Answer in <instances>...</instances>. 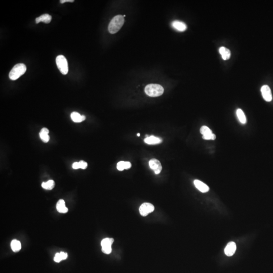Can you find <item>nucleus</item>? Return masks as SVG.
<instances>
[{
	"label": "nucleus",
	"instance_id": "obj_25",
	"mask_svg": "<svg viewBox=\"0 0 273 273\" xmlns=\"http://www.w3.org/2000/svg\"><path fill=\"white\" fill-rule=\"evenodd\" d=\"M79 164H80V169H86L88 166V164L87 162L83 161V160L80 161L79 162Z\"/></svg>",
	"mask_w": 273,
	"mask_h": 273
},
{
	"label": "nucleus",
	"instance_id": "obj_4",
	"mask_svg": "<svg viewBox=\"0 0 273 273\" xmlns=\"http://www.w3.org/2000/svg\"><path fill=\"white\" fill-rule=\"evenodd\" d=\"M56 62L61 73L63 75H67L68 72V67L66 58L62 55L58 56L56 59Z\"/></svg>",
	"mask_w": 273,
	"mask_h": 273
},
{
	"label": "nucleus",
	"instance_id": "obj_5",
	"mask_svg": "<svg viewBox=\"0 0 273 273\" xmlns=\"http://www.w3.org/2000/svg\"><path fill=\"white\" fill-rule=\"evenodd\" d=\"M154 211V206L150 203H144L140 206L139 211L142 216H146Z\"/></svg>",
	"mask_w": 273,
	"mask_h": 273
},
{
	"label": "nucleus",
	"instance_id": "obj_30",
	"mask_svg": "<svg viewBox=\"0 0 273 273\" xmlns=\"http://www.w3.org/2000/svg\"><path fill=\"white\" fill-rule=\"evenodd\" d=\"M137 136H140V133H138V134H137Z\"/></svg>",
	"mask_w": 273,
	"mask_h": 273
},
{
	"label": "nucleus",
	"instance_id": "obj_17",
	"mask_svg": "<svg viewBox=\"0 0 273 273\" xmlns=\"http://www.w3.org/2000/svg\"><path fill=\"white\" fill-rule=\"evenodd\" d=\"M132 164L131 162L128 161H119L117 164V169L118 170L122 171L124 169H129L131 167Z\"/></svg>",
	"mask_w": 273,
	"mask_h": 273
},
{
	"label": "nucleus",
	"instance_id": "obj_15",
	"mask_svg": "<svg viewBox=\"0 0 273 273\" xmlns=\"http://www.w3.org/2000/svg\"><path fill=\"white\" fill-rule=\"evenodd\" d=\"M52 21V16L48 14H44L35 19L36 23L44 22L45 23H49Z\"/></svg>",
	"mask_w": 273,
	"mask_h": 273
},
{
	"label": "nucleus",
	"instance_id": "obj_24",
	"mask_svg": "<svg viewBox=\"0 0 273 273\" xmlns=\"http://www.w3.org/2000/svg\"><path fill=\"white\" fill-rule=\"evenodd\" d=\"M102 251L105 254H109L112 252L111 247H103L102 248Z\"/></svg>",
	"mask_w": 273,
	"mask_h": 273
},
{
	"label": "nucleus",
	"instance_id": "obj_2",
	"mask_svg": "<svg viewBox=\"0 0 273 273\" xmlns=\"http://www.w3.org/2000/svg\"><path fill=\"white\" fill-rule=\"evenodd\" d=\"M145 93L152 97L161 96L164 92V88L158 84H149L145 88Z\"/></svg>",
	"mask_w": 273,
	"mask_h": 273
},
{
	"label": "nucleus",
	"instance_id": "obj_9",
	"mask_svg": "<svg viewBox=\"0 0 273 273\" xmlns=\"http://www.w3.org/2000/svg\"><path fill=\"white\" fill-rule=\"evenodd\" d=\"M194 184L195 186L196 187V188L200 191V192H202V193H206V192H208L210 190V188L208 187L207 185H206V184H204V183L200 181L199 180H194Z\"/></svg>",
	"mask_w": 273,
	"mask_h": 273
},
{
	"label": "nucleus",
	"instance_id": "obj_19",
	"mask_svg": "<svg viewBox=\"0 0 273 273\" xmlns=\"http://www.w3.org/2000/svg\"><path fill=\"white\" fill-rule=\"evenodd\" d=\"M236 114L241 123L242 124H245L246 123L247 120H246V117L242 110L241 109H238L237 110Z\"/></svg>",
	"mask_w": 273,
	"mask_h": 273
},
{
	"label": "nucleus",
	"instance_id": "obj_22",
	"mask_svg": "<svg viewBox=\"0 0 273 273\" xmlns=\"http://www.w3.org/2000/svg\"><path fill=\"white\" fill-rule=\"evenodd\" d=\"M200 133L203 136H206L212 134V131L206 126H202L200 130Z\"/></svg>",
	"mask_w": 273,
	"mask_h": 273
},
{
	"label": "nucleus",
	"instance_id": "obj_26",
	"mask_svg": "<svg viewBox=\"0 0 273 273\" xmlns=\"http://www.w3.org/2000/svg\"><path fill=\"white\" fill-rule=\"evenodd\" d=\"M54 260L56 262H59L62 261V258H61L60 253H57L55 254V256L54 257Z\"/></svg>",
	"mask_w": 273,
	"mask_h": 273
},
{
	"label": "nucleus",
	"instance_id": "obj_10",
	"mask_svg": "<svg viewBox=\"0 0 273 273\" xmlns=\"http://www.w3.org/2000/svg\"><path fill=\"white\" fill-rule=\"evenodd\" d=\"M172 26L174 29L177 30L178 31H184L186 30V25L183 22L180 21H176L173 22L172 23Z\"/></svg>",
	"mask_w": 273,
	"mask_h": 273
},
{
	"label": "nucleus",
	"instance_id": "obj_29",
	"mask_svg": "<svg viewBox=\"0 0 273 273\" xmlns=\"http://www.w3.org/2000/svg\"><path fill=\"white\" fill-rule=\"evenodd\" d=\"M68 2L72 3V2H74V0H61V1H60V2L61 4H63V3H65V2Z\"/></svg>",
	"mask_w": 273,
	"mask_h": 273
},
{
	"label": "nucleus",
	"instance_id": "obj_28",
	"mask_svg": "<svg viewBox=\"0 0 273 273\" xmlns=\"http://www.w3.org/2000/svg\"><path fill=\"white\" fill-rule=\"evenodd\" d=\"M72 168H73V169H80V164H79V162H74V163H73V164H72Z\"/></svg>",
	"mask_w": 273,
	"mask_h": 273
},
{
	"label": "nucleus",
	"instance_id": "obj_27",
	"mask_svg": "<svg viewBox=\"0 0 273 273\" xmlns=\"http://www.w3.org/2000/svg\"><path fill=\"white\" fill-rule=\"evenodd\" d=\"M60 256H61L62 260H65L67 257L68 255L67 253L64 252H60Z\"/></svg>",
	"mask_w": 273,
	"mask_h": 273
},
{
	"label": "nucleus",
	"instance_id": "obj_3",
	"mask_svg": "<svg viewBox=\"0 0 273 273\" xmlns=\"http://www.w3.org/2000/svg\"><path fill=\"white\" fill-rule=\"evenodd\" d=\"M26 71V66L23 63L17 64L15 65L11 69L9 73V78L10 80H16L19 79L21 76L25 74Z\"/></svg>",
	"mask_w": 273,
	"mask_h": 273
},
{
	"label": "nucleus",
	"instance_id": "obj_12",
	"mask_svg": "<svg viewBox=\"0 0 273 273\" xmlns=\"http://www.w3.org/2000/svg\"><path fill=\"white\" fill-rule=\"evenodd\" d=\"M56 208L57 211L60 213L65 214L68 212V208L66 207L65 201L63 199H60L58 201L56 204Z\"/></svg>",
	"mask_w": 273,
	"mask_h": 273
},
{
	"label": "nucleus",
	"instance_id": "obj_14",
	"mask_svg": "<svg viewBox=\"0 0 273 273\" xmlns=\"http://www.w3.org/2000/svg\"><path fill=\"white\" fill-rule=\"evenodd\" d=\"M219 52L224 60H228L231 57V52L227 48L221 47L219 49Z\"/></svg>",
	"mask_w": 273,
	"mask_h": 273
},
{
	"label": "nucleus",
	"instance_id": "obj_23",
	"mask_svg": "<svg viewBox=\"0 0 273 273\" xmlns=\"http://www.w3.org/2000/svg\"><path fill=\"white\" fill-rule=\"evenodd\" d=\"M202 138L203 139L206 140H214L215 139L216 136H215V134L212 133V134H210V135H208L203 136Z\"/></svg>",
	"mask_w": 273,
	"mask_h": 273
},
{
	"label": "nucleus",
	"instance_id": "obj_1",
	"mask_svg": "<svg viewBox=\"0 0 273 273\" xmlns=\"http://www.w3.org/2000/svg\"><path fill=\"white\" fill-rule=\"evenodd\" d=\"M123 16L118 15L113 17L108 26V31L110 34H114L118 33L124 24Z\"/></svg>",
	"mask_w": 273,
	"mask_h": 273
},
{
	"label": "nucleus",
	"instance_id": "obj_13",
	"mask_svg": "<svg viewBox=\"0 0 273 273\" xmlns=\"http://www.w3.org/2000/svg\"><path fill=\"white\" fill-rule=\"evenodd\" d=\"M49 132V130L46 127L42 128L39 132V135L40 138L44 143H47V142H49V140H50V136L48 135Z\"/></svg>",
	"mask_w": 273,
	"mask_h": 273
},
{
	"label": "nucleus",
	"instance_id": "obj_8",
	"mask_svg": "<svg viewBox=\"0 0 273 273\" xmlns=\"http://www.w3.org/2000/svg\"><path fill=\"white\" fill-rule=\"evenodd\" d=\"M236 250V245L234 242H230L228 243L224 248V253L226 256L231 257L235 253Z\"/></svg>",
	"mask_w": 273,
	"mask_h": 273
},
{
	"label": "nucleus",
	"instance_id": "obj_20",
	"mask_svg": "<svg viewBox=\"0 0 273 273\" xmlns=\"http://www.w3.org/2000/svg\"><path fill=\"white\" fill-rule=\"evenodd\" d=\"M42 187L44 189L46 190L53 189L55 187V182L53 180H49L47 182H43L42 184Z\"/></svg>",
	"mask_w": 273,
	"mask_h": 273
},
{
	"label": "nucleus",
	"instance_id": "obj_6",
	"mask_svg": "<svg viewBox=\"0 0 273 273\" xmlns=\"http://www.w3.org/2000/svg\"><path fill=\"white\" fill-rule=\"evenodd\" d=\"M261 92L262 97L265 101L270 102L272 100V94L271 90L268 85H264L261 88Z\"/></svg>",
	"mask_w": 273,
	"mask_h": 273
},
{
	"label": "nucleus",
	"instance_id": "obj_7",
	"mask_svg": "<svg viewBox=\"0 0 273 273\" xmlns=\"http://www.w3.org/2000/svg\"><path fill=\"white\" fill-rule=\"evenodd\" d=\"M149 166L154 173L156 174H159L162 170V166L158 160L156 159H152L149 162Z\"/></svg>",
	"mask_w": 273,
	"mask_h": 273
},
{
	"label": "nucleus",
	"instance_id": "obj_18",
	"mask_svg": "<svg viewBox=\"0 0 273 273\" xmlns=\"http://www.w3.org/2000/svg\"><path fill=\"white\" fill-rule=\"evenodd\" d=\"M11 248L12 250L15 252L20 251L21 248V244L19 241L17 240H13L11 243Z\"/></svg>",
	"mask_w": 273,
	"mask_h": 273
},
{
	"label": "nucleus",
	"instance_id": "obj_11",
	"mask_svg": "<svg viewBox=\"0 0 273 273\" xmlns=\"http://www.w3.org/2000/svg\"><path fill=\"white\" fill-rule=\"evenodd\" d=\"M144 141L145 143L149 145H155V144L161 143L162 140L161 138L156 137L154 136H151L145 138Z\"/></svg>",
	"mask_w": 273,
	"mask_h": 273
},
{
	"label": "nucleus",
	"instance_id": "obj_21",
	"mask_svg": "<svg viewBox=\"0 0 273 273\" xmlns=\"http://www.w3.org/2000/svg\"><path fill=\"white\" fill-rule=\"evenodd\" d=\"M113 242L114 239L113 238H105L102 240L101 243L102 248H103V247H111V245Z\"/></svg>",
	"mask_w": 273,
	"mask_h": 273
},
{
	"label": "nucleus",
	"instance_id": "obj_16",
	"mask_svg": "<svg viewBox=\"0 0 273 273\" xmlns=\"http://www.w3.org/2000/svg\"><path fill=\"white\" fill-rule=\"evenodd\" d=\"M71 116L72 121L75 123H81L86 119L85 115H81L79 113L76 112H72L71 114Z\"/></svg>",
	"mask_w": 273,
	"mask_h": 273
}]
</instances>
